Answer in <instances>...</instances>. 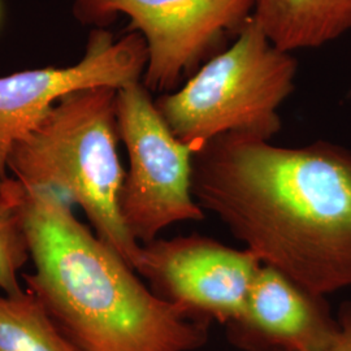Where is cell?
I'll return each instance as SVG.
<instances>
[{
	"mask_svg": "<svg viewBox=\"0 0 351 351\" xmlns=\"http://www.w3.org/2000/svg\"><path fill=\"white\" fill-rule=\"evenodd\" d=\"M297 68L291 52L278 49L251 17L228 49L155 104L194 151L228 133L271 141L281 130L278 108L294 90Z\"/></svg>",
	"mask_w": 351,
	"mask_h": 351,
	"instance_id": "obj_4",
	"label": "cell"
},
{
	"mask_svg": "<svg viewBox=\"0 0 351 351\" xmlns=\"http://www.w3.org/2000/svg\"><path fill=\"white\" fill-rule=\"evenodd\" d=\"M147 46L137 32L119 39L93 29L85 55L73 65L38 68L0 77V182L8 177L13 145L33 132L68 94L94 88H125L142 81Z\"/></svg>",
	"mask_w": 351,
	"mask_h": 351,
	"instance_id": "obj_7",
	"label": "cell"
},
{
	"mask_svg": "<svg viewBox=\"0 0 351 351\" xmlns=\"http://www.w3.org/2000/svg\"><path fill=\"white\" fill-rule=\"evenodd\" d=\"M252 17L281 50L317 49L351 30V0H255Z\"/></svg>",
	"mask_w": 351,
	"mask_h": 351,
	"instance_id": "obj_10",
	"label": "cell"
},
{
	"mask_svg": "<svg viewBox=\"0 0 351 351\" xmlns=\"http://www.w3.org/2000/svg\"><path fill=\"white\" fill-rule=\"evenodd\" d=\"M339 330L330 345L322 351H351V302H343L339 307Z\"/></svg>",
	"mask_w": 351,
	"mask_h": 351,
	"instance_id": "obj_13",
	"label": "cell"
},
{
	"mask_svg": "<svg viewBox=\"0 0 351 351\" xmlns=\"http://www.w3.org/2000/svg\"><path fill=\"white\" fill-rule=\"evenodd\" d=\"M84 25L106 29L120 16L147 46L142 84L151 93L180 88L224 50L252 17L255 0H69Z\"/></svg>",
	"mask_w": 351,
	"mask_h": 351,
	"instance_id": "obj_6",
	"label": "cell"
},
{
	"mask_svg": "<svg viewBox=\"0 0 351 351\" xmlns=\"http://www.w3.org/2000/svg\"><path fill=\"white\" fill-rule=\"evenodd\" d=\"M226 326L239 350L322 351L336 337L339 320L326 295L262 265L245 308Z\"/></svg>",
	"mask_w": 351,
	"mask_h": 351,
	"instance_id": "obj_9",
	"label": "cell"
},
{
	"mask_svg": "<svg viewBox=\"0 0 351 351\" xmlns=\"http://www.w3.org/2000/svg\"><path fill=\"white\" fill-rule=\"evenodd\" d=\"M23 216L34 265L26 290L78 350L194 351L207 342L210 323L155 295L55 193L25 189Z\"/></svg>",
	"mask_w": 351,
	"mask_h": 351,
	"instance_id": "obj_2",
	"label": "cell"
},
{
	"mask_svg": "<svg viewBox=\"0 0 351 351\" xmlns=\"http://www.w3.org/2000/svg\"><path fill=\"white\" fill-rule=\"evenodd\" d=\"M0 351H80L29 290L0 294Z\"/></svg>",
	"mask_w": 351,
	"mask_h": 351,
	"instance_id": "obj_11",
	"label": "cell"
},
{
	"mask_svg": "<svg viewBox=\"0 0 351 351\" xmlns=\"http://www.w3.org/2000/svg\"><path fill=\"white\" fill-rule=\"evenodd\" d=\"M116 93L85 88L58 101L39 125L13 145L8 173L25 189H45L80 206L97 237L136 271L142 245L120 213L125 171L119 156Z\"/></svg>",
	"mask_w": 351,
	"mask_h": 351,
	"instance_id": "obj_3",
	"label": "cell"
},
{
	"mask_svg": "<svg viewBox=\"0 0 351 351\" xmlns=\"http://www.w3.org/2000/svg\"><path fill=\"white\" fill-rule=\"evenodd\" d=\"M193 195L263 265L320 295L350 288V151L228 133L194 152Z\"/></svg>",
	"mask_w": 351,
	"mask_h": 351,
	"instance_id": "obj_1",
	"label": "cell"
},
{
	"mask_svg": "<svg viewBox=\"0 0 351 351\" xmlns=\"http://www.w3.org/2000/svg\"><path fill=\"white\" fill-rule=\"evenodd\" d=\"M116 120L129 158L119 201L129 233L147 245L167 226L202 221L193 195L195 151L176 137L142 81L117 90Z\"/></svg>",
	"mask_w": 351,
	"mask_h": 351,
	"instance_id": "obj_5",
	"label": "cell"
},
{
	"mask_svg": "<svg viewBox=\"0 0 351 351\" xmlns=\"http://www.w3.org/2000/svg\"><path fill=\"white\" fill-rule=\"evenodd\" d=\"M262 265L247 249L191 234L143 245L136 272L163 301L210 324L226 326L245 308Z\"/></svg>",
	"mask_w": 351,
	"mask_h": 351,
	"instance_id": "obj_8",
	"label": "cell"
},
{
	"mask_svg": "<svg viewBox=\"0 0 351 351\" xmlns=\"http://www.w3.org/2000/svg\"><path fill=\"white\" fill-rule=\"evenodd\" d=\"M25 189L8 176L0 182V291L19 294L24 291L19 272L30 259L23 206Z\"/></svg>",
	"mask_w": 351,
	"mask_h": 351,
	"instance_id": "obj_12",
	"label": "cell"
}]
</instances>
